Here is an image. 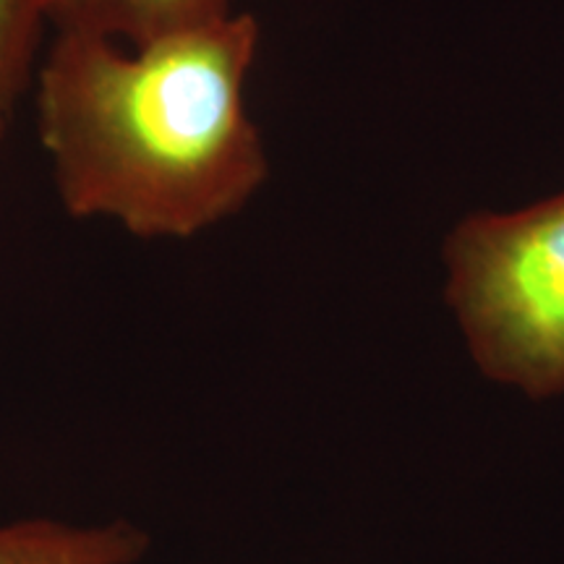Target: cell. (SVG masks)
<instances>
[{
    "label": "cell",
    "mask_w": 564,
    "mask_h": 564,
    "mask_svg": "<svg viewBox=\"0 0 564 564\" xmlns=\"http://www.w3.org/2000/svg\"><path fill=\"white\" fill-rule=\"evenodd\" d=\"M257 47L251 13L141 47L55 34L37 68V131L63 209L144 241H186L243 209L270 173L243 100Z\"/></svg>",
    "instance_id": "1"
},
{
    "label": "cell",
    "mask_w": 564,
    "mask_h": 564,
    "mask_svg": "<svg viewBox=\"0 0 564 564\" xmlns=\"http://www.w3.org/2000/svg\"><path fill=\"white\" fill-rule=\"evenodd\" d=\"M447 303L478 369L528 398L564 392V194L476 212L444 241Z\"/></svg>",
    "instance_id": "2"
},
{
    "label": "cell",
    "mask_w": 564,
    "mask_h": 564,
    "mask_svg": "<svg viewBox=\"0 0 564 564\" xmlns=\"http://www.w3.org/2000/svg\"><path fill=\"white\" fill-rule=\"evenodd\" d=\"M58 32L91 34L141 47L230 13V0H40Z\"/></svg>",
    "instance_id": "3"
},
{
    "label": "cell",
    "mask_w": 564,
    "mask_h": 564,
    "mask_svg": "<svg viewBox=\"0 0 564 564\" xmlns=\"http://www.w3.org/2000/svg\"><path fill=\"white\" fill-rule=\"evenodd\" d=\"M150 535L131 520L66 523L24 518L0 523V564H139Z\"/></svg>",
    "instance_id": "4"
},
{
    "label": "cell",
    "mask_w": 564,
    "mask_h": 564,
    "mask_svg": "<svg viewBox=\"0 0 564 564\" xmlns=\"http://www.w3.org/2000/svg\"><path fill=\"white\" fill-rule=\"evenodd\" d=\"M42 24L40 0H0V91L11 102L32 79Z\"/></svg>",
    "instance_id": "5"
},
{
    "label": "cell",
    "mask_w": 564,
    "mask_h": 564,
    "mask_svg": "<svg viewBox=\"0 0 564 564\" xmlns=\"http://www.w3.org/2000/svg\"><path fill=\"white\" fill-rule=\"evenodd\" d=\"M11 108H13V102L9 100V97L3 95V91H0V139H3V133H6V126H9Z\"/></svg>",
    "instance_id": "6"
}]
</instances>
